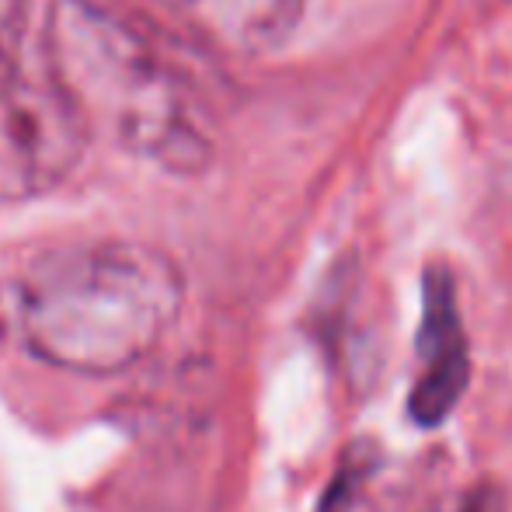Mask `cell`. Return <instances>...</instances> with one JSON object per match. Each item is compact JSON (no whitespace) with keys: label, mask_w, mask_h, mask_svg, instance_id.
<instances>
[{"label":"cell","mask_w":512,"mask_h":512,"mask_svg":"<svg viewBox=\"0 0 512 512\" xmlns=\"http://www.w3.org/2000/svg\"><path fill=\"white\" fill-rule=\"evenodd\" d=\"M185 304L175 258L140 241L74 244L42 255L18 290L28 352L53 370L112 377L143 363Z\"/></svg>","instance_id":"obj_1"},{"label":"cell","mask_w":512,"mask_h":512,"mask_svg":"<svg viewBox=\"0 0 512 512\" xmlns=\"http://www.w3.org/2000/svg\"><path fill=\"white\" fill-rule=\"evenodd\" d=\"M42 39L88 133H105L171 175L206 168L213 136L196 91L129 21L98 0H56Z\"/></svg>","instance_id":"obj_2"},{"label":"cell","mask_w":512,"mask_h":512,"mask_svg":"<svg viewBox=\"0 0 512 512\" xmlns=\"http://www.w3.org/2000/svg\"><path fill=\"white\" fill-rule=\"evenodd\" d=\"M88 147V126L53 74L46 39L0 56V203L60 189Z\"/></svg>","instance_id":"obj_3"},{"label":"cell","mask_w":512,"mask_h":512,"mask_svg":"<svg viewBox=\"0 0 512 512\" xmlns=\"http://www.w3.org/2000/svg\"><path fill=\"white\" fill-rule=\"evenodd\" d=\"M418 373L408 394V418L418 429H436L460 405L471 384V352L460 321L457 286L450 269L429 265L422 279V324H418Z\"/></svg>","instance_id":"obj_4"},{"label":"cell","mask_w":512,"mask_h":512,"mask_svg":"<svg viewBox=\"0 0 512 512\" xmlns=\"http://www.w3.org/2000/svg\"><path fill=\"white\" fill-rule=\"evenodd\" d=\"M216 46L269 53L293 35L304 0H157Z\"/></svg>","instance_id":"obj_5"},{"label":"cell","mask_w":512,"mask_h":512,"mask_svg":"<svg viewBox=\"0 0 512 512\" xmlns=\"http://www.w3.org/2000/svg\"><path fill=\"white\" fill-rule=\"evenodd\" d=\"M370 478V460H363L359 453H349L345 464L338 467L335 481L328 485V492L321 495V506L317 512H352L356 506V495L363 488V481Z\"/></svg>","instance_id":"obj_6"},{"label":"cell","mask_w":512,"mask_h":512,"mask_svg":"<svg viewBox=\"0 0 512 512\" xmlns=\"http://www.w3.org/2000/svg\"><path fill=\"white\" fill-rule=\"evenodd\" d=\"M446 512H506V509H502V499L495 488H474V492L460 495L457 506H450Z\"/></svg>","instance_id":"obj_7"}]
</instances>
